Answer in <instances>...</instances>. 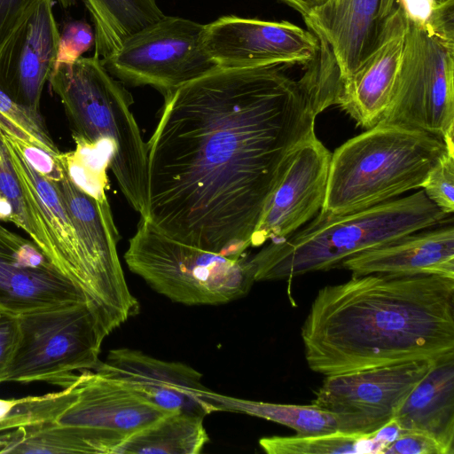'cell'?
Masks as SVG:
<instances>
[{"instance_id":"6da1fadb","label":"cell","mask_w":454,"mask_h":454,"mask_svg":"<svg viewBox=\"0 0 454 454\" xmlns=\"http://www.w3.org/2000/svg\"><path fill=\"white\" fill-rule=\"evenodd\" d=\"M216 67L164 95L147 143V219L182 242L245 254L298 146L325 107L320 67Z\"/></svg>"},{"instance_id":"7a4b0ae2","label":"cell","mask_w":454,"mask_h":454,"mask_svg":"<svg viewBox=\"0 0 454 454\" xmlns=\"http://www.w3.org/2000/svg\"><path fill=\"white\" fill-rule=\"evenodd\" d=\"M325 376L454 353V278L372 273L321 288L301 327Z\"/></svg>"},{"instance_id":"3957f363","label":"cell","mask_w":454,"mask_h":454,"mask_svg":"<svg viewBox=\"0 0 454 454\" xmlns=\"http://www.w3.org/2000/svg\"><path fill=\"white\" fill-rule=\"evenodd\" d=\"M449 218L423 190L342 215L318 212L304 227L270 240L249 257L254 281L290 279L340 268L356 254L448 223Z\"/></svg>"},{"instance_id":"277c9868","label":"cell","mask_w":454,"mask_h":454,"mask_svg":"<svg viewBox=\"0 0 454 454\" xmlns=\"http://www.w3.org/2000/svg\"><path fill=\"white\" fill-rule=\"evenodd\" d=\"M48 81L62 103L73 138L108 146L107 164L121 192L146 218L147 144L130 109L129 92L96 55L55 67Z\"/></svg>"},{"instance_id":"5b68a950","label":"cell","mask_w":454,"mask_h":454,"mask_svg":"<svg viewBox=\"0 0 454 454\" xmlns=\"http://www.w3.org/2000/svg\"><path fill=\"white\" fill-rule=\"evenodd\" d=\"M446 151L442 139L425 131L379 123L332 153L319 213L342 215L421 188L428 170Z\"/></svg>"},{"instance_id":"8992f818","label":"cell","mask_w":454,"mask_h":454,"mask_svg":"<svg viewBox=\"0 0 454 454\" xmlns=\"http://www.w3.org/2000/svg\"><path fill=\"white\" fill-rule=\"evenodd\" d=\"M124 259L129 270L154 291L188 306L233 301L255 282L246 254L231 257L182 242L143 217Z\"/></svg>"},{"instance_id":"52a82bcc","label":"cell","mask_w":454,"mask_h":454,"mask_svg":"<svg viewBox=\"0 0 454 454\" xmlns=\"http://www.w3.org/2000/svg\"><path fill=\"white\" fill-rule=\"evenodd\" d=\"M110 333L87 300L19 315V339L1 383L43 381L66 388L94 371Z\"/></svg>"},{"instance_id":"ba28073f","label":"cell","mask_w":454,"mask_h":454,"mask_svg":"<svg viewBox=\"0 0 454 454\" xmlns=\"http://www.w3.org/2000/svg\"><path fill=\"white\" fill-rule=\"evenodd\" d=\"M380 123L425 131L454 149L453 36L408 22L400 71Z\"/></svg>"},{"instance_id":"9c48e42d","label":"cell","mask_w":454,"mask_h":454,"mask_svg":"<svg viewBox=\"0 0 454 454\" xmlns=\"http://www.w3.org/2000/svg\"><path fill=\"white\" fill-rule=\"evenodd\" d=\"M204 30L199 22L164 15L127 37L101 63L121 82L150 85L166 95L217 67L205 49Z\"/></svg>"},{"instance_id":"30bf717a","label":"cell","mask_w":454,"mask_h":454,"mask_svg":"<svg viewBox=\"0 0 454 454\" xmlns=\"http://www.w3.org/2000/svg\"><path fill=\"white\" fill-rule=\"evenodd\" d=\"M433 364L417 360L325 376L311 403L334 416L338 431L372 435L394 419Z\"/></svg>"},{"instance_id":"8fae6325","label":"cell","mask_w":454,"mask_h":454,"mask_svg":"<svg viewBox=\"0 0 454 454\" xmlns=\"http://www.w3.org/2000/svg\"><path fill=\"white\" fill-rule=\"evenodd\" d=\"M53 184L75 230L111 333L137 312L138 301L128 286L119 259V234L105 191L96 194L83 191L65 169L63 177Z\"/></svg>"},{"instance_id":"7c38bea8","label":"cell","mask_w":454,"mask_h":454,"mask_svg":"<svg viewBox=\"0 0 454 454\" xmlns=\"http://www.w3.org/2000/svg\"><path fill=\"white\" fill-rule=\"evenodd\" d=\"M168 413L120 382L84 371L74 401L55 422L70 429L87 453L117 454L129 437Z\"/></svg>"},{"instance_id":"4fadbf2b","label":"cell","mask_w":454,"mask_h":454,"mask_svg":"<svg viewBox=\"0 0 454 454\" xmlns=\"http://www.w3.org/2000/svg\"><path fill=\"white\" fill-rule=\"evenodd\" d=\"M204 46L219 67L305 65L319 49L310 30L288 21L223 16L205 25Z\"/></svg>"},{"instance_id":"5bb4252c","label":"cell","mask_w":454,"mask_h":454,"mask_svg":"<svg viewBox=\"0 0 454 454\" xmlns=\"http://www.w3.org/2000/svg\"><path fill=\"white\" fill-rule=\"evenodd\" d=\"M331 156L316 134L297 147L262 211L251 247L286 238L317 215L325 200Z\"/></svg>"},{"instance_id":"9a60e30c","label":"cell","mask_w":454,"mask_h":454,"mask_svg":"<svg viewBox=\"0 0 454 454\" xmlns=\"http://www.w3.org/2000/svg\"><path fill=\"white\" fill-rule=\"evenodd\" d=\"M126 386L168 412L201 416L215 411L206 399L202 374L192 366L160 360L132 348H116L94 370Z\"/></svg>"},{"instance_id":"2e32d148","label":"cell","mask_w":454,"mask_h":454,"mask_svg":"<svg viewBox=\"0 0 454 454\" xmlns=\"http://www.w3.org/2000/svg\"><path fill=\"white\" fill-rule=\"evenodd\" d=\"M53 4L54 0H38L0 50V89L15 102L39 113L59 40Z\"/></svg>"},{"instance_id":"e0dca14e","label":"cell","mask_w":454,"mask_h":454,"mask_svg":"<svg viewBox=\"0 0 454 454\" xmlns=\"http://www.w3.org/2000/svg\"><path fill=\"white\" fill-rule=\"evenodd\" d=\"M82 300V292L33 240L0 224L1 309L19 316Z\"/></svg>"},{"instance_id":"ac0fdd59","label":"cell","mask_w":454,"mask_h":454,"mask_svg":"<svg viewBox=\"0 0 454 454\" xmlns=\"http://www.w3.org/2000/svg\"><path fill=\"white\" fill-rule=\"evenodd\" d=\"M2 138L26 198L49 237L51 246V262L82 292L98 311L106 326L93 277L58 190L53 182L36 172L11 143Z\"/></svg>"},{"instance_id":"d6986e66","label":"cell","mask_w":454,"mask_h":454,"mask_svg":"<svg viewBox=\"0 0 454 454\" xmlns=\"http://www.w3.org/2000/svg\"><path fill=\"white\" fill-rule=\"evenodd\" d=\"M395 0H327L303 17L330 47L343 85L377 46Z\"/></svg>"},{"instance_id":"ffe728a7","label":"cell","mask_w":454,"mask_h":454,"mask_svg":"<svg viewBox=\"0 0 454 454\" xmlns=\"http://www.w3.org/2000/svg\"><path fill=\"white\" fill-rule=\"evenodd\" d=\"M408 21L396 5L379 43L343 85L338 105L362 128L379 124L391 101L404 51Z\"/></svg>"},{"instance_id":"44dd1931","label":"cell","mask_w":454,"mask_h":454,"mask_svg":"<svg viewBox=\"0 0 454 454\" xmlns=\"http://www.w3.org/2000/svg\"><path fill=\"white\" fill-rule=\"evenodd\" d=\"M353 276L372 273L438 275L454 278V227L425 229L344 260Z\"/></svg>"},{"instance_id":"7402d4cb","label":"cell","mask_w":454,"mask_h":454,"mask_svg":"<svg viewBox=\"0 0 454 454\" xmlns=\"http://www.w3.org/2000/svg\"><path fill=\"white\" fill-rule=\"evenodd\" d=\"M394 419L402 432L425 433L454 454V353L434 361Z\"/></svg>"},{"instance_id":"603a6c76","label":"cell","mask_w":454,"mask_h":454,"mask_svg":"<svg viewBox=\"0 0 454 454\" xmlns=\"http://www.w3.org/2000/svg\"><path fill=\"white\" fill-rule=\"evenodd\" d=\"M63 7L76 0H57ZM94 25L95 54L102 59L116 51L135 32L158 21L164 13L157 0H82Z\"/></svg>"},{"instance_id":"cb8c5ba5","label":"cell","mask_w":454,"mask_h":454,"mask_svg":"<svg viewBox=\"0 0 454 454\" xmlns=\"http://www.w3.org/2000/svg\"><path fill=\"white\" fill-rule=\"evenodd\" d=\"M204 418L170 412L129 437L117 454H199L209 442Z\"/></svg>"},{"instance_id":"d4e9b609","label":"cell","mask_w":454,"mask_h":454,"mask_svg":"<svg viewBox=\"0 0 454 454\" xmlns=\"http://www.w3.org/2000/svg\"><path fill=\"white\" fill-rule=\"evenodd\" d=\"M206 399L215 411L244 413L270 420L294 429L298 435L330 434L338 431L333 415L314 405L283 404L223 395L208 389Z\"/></svg>"},{"instance_id":"484cf974","label":"cell","mask_w":454,"mask_h":454,"mask_svg":"<svg viewBox=\"0 0 454 454\" xmlns=\"http://www.w3.org/2000/svg\"><path fill=\"white\" fill-rule=\"evenodd\" d=\"M0 221L13 223L24 231L51 261V246L49 237L26 198L9 151L1 136Z\"/></svg>"},{"instance_id":"4316f807","label":"cell","mask_w":454,"mask_h":454,"mask_svg":"<svg viewBox=\"0 0 454 454\" xmlns=\"http://www.w3.org/2000/svg\"><path fill=\"white\" fill-rule=\"evenodd\" d=\"M268 454L380 453L383 447L374 435H355L336 431L313 435L268 436L259 440Z\"/></svg>"},{"instance_id":"83f0119b","label":"cell","mask_w":454,"mask_h":454,"mask_svg":"<svg viewBox=\"0 0 454 454\" xmlns=\"http://www.w3.org/2000/svg\"><path fill=\"white\" fill-rule=\"evenodd\" d=\"M75 397V384L54 393L0 399V433L42 423L55 422Z\"/></svg>"},{"instance_id":"f1b7e54d","label":"cell","mask_w":454,"mask_h":454,"mask_svg":"<svg viewBox=\"0 0 454 454\" xmlns=\"http://www.w3.org/2000/svg\"><path fill=\"white\" fill-rule=\"evenodd\" d=\"M0 130L53 156L61 153L50 135L41 113L15 102L1 89Z\"/></svg>"},{"instance_id":"f546056e","label":"cell","mask_w":454,"mask_h":454,"mask_svg":"<svg viewBox=\"0 0 454 454\" xmlns=\"http://www.w3.org/2000/svg\"><path fill=\"white\" fill-rule=\"evenodd\" d=\"M408 22L439 35L454 36V0H395Z\"/></svg>"},{"instance_id":"4dcf8cb0","label":"cell","mask_w":454,"mask_h":454,"mask_svg":"<svg viewBox=\"0 0 454 454\" xmlns=\"http://www.w3.org/2000/svg\"><path fill=\"white\" fill-rule=\"evenodd\" d=\"M421 188L427 197L443 213H453L454 149H447L430 168Z\"/></svg>"},{"instance_id":"1f68e13d","label":"cell","mask_w":454,"mask_h":454,"mask_svg":"<svg viewBox=\"0 0 454 454\" xmlns=\"http://www.w3.org/2000/svg\"><path fill=\"white\" fill-rule=\"evenodd\" d=\"M95 43V34L85 21L67 22L59 33L55 67L72 64Z\"/></svg>"},{"instance_id":"d6a6232c","label":"cell","mask_w":454,"mask_h":454,"mask_svg":"<svg viewBox=\"0 0 454 454\" xmlns=\"http://www.w3.org/2000/svg\"><path fill=\"white\" fill-rule=\"evenodd\" d=\"M0 135L11 143L40 175L51 182L59 181L64 176V168L58 156H53L33 145L23 143L0 130Z\"/></svg>"},{"instance_id":"836d02e7","label":"cell","mask_w":454,"mask_h":454,"mask_svg":"<svg viewBox=\"0 0 454 454\" xmlns=\"http://www.w3.org/2000/svg\"><path fill=\"white\" fill-rule=\"evenodd\" d=\"M381 454H449L434 437L419 431H403Z\"/></svg>"},{"instance_id":"e575fe53","label":"cell","mask_w":454,"mask_h":454,"mask_svg":"<svg viewBox=\"0 0 454 454\" xmlns=\"http://www.w3.org/2000/svg\"><path fill=\"white\" fill-rule=\"evenodd\" d=\"M19 339V316L0 308V383Z\"/></svg>"},{"instance_id":"d590c367","label":"cell","mask_w":454,"mask_h":454,"mask_svg":"<svg viewBox=\"0 0 454 454\" xmlns=\"http://www.w3.org/2000/svg\"><path fill=\"white\" fill-rule=\"evenodd\" d=\"M38 0H0V50Z\"/></svg>"},{"instance_id":"8d00e7d4","label":"cell","mask_w":454,"mask_h":454,"mask_svg":"<svg viewBox=\"0 0 454 454\" xmlns=\"http://www.w3.org/2000/svg\"><path fill=\"white\" fill-rule=\"evenodd\" d=\"M298 11L303 17L309 15L327 0H282Z\"/></svg>"},{"instance_id":"74e56055","label":"cell","mask_w":454,"mask_h":454,"mask_svg":"<svg viewBox=\"0 0 454 454\" xmlns=\"http://www.w3.org/2000/svg\"><path fill=\"white\" fill-rule=\"evenodd\" d=\"M439 3H444V2H447L449 0H437Z\"/></svg>"}]
</instances>
